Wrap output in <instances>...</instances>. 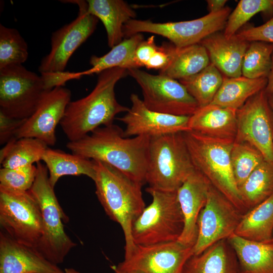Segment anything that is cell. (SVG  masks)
<instances>
[{"label":"cell","mask_w":273,"mask_h":273,"mask_svg":"<svg viewBox=\"0 0 273 273\" xmlns=\"http://www.w3.org/2000/svg\"><path fill=\"white\" fill-rule=\"evenodd\" d=\"M150 138H126L123 130L113 123L78 140L69 141L66 147L73 154L109 164L143 186L146 183Z\"/></svg>","instance_id":"1"},{"label":"cell","mask_w":273,"mask_h":273,"mask_svg":"<svg viewBox=\"0 0 273 273\" xmlns=\"http://www.w3.org/2000/svg\"><path fill=\"white\" fill-rule=\"evenodd\" d=\"M98 74L92 91L82 98L70 101L66 108L60 125L69 142L113 124L117 114L129 110L117 101L115 93L116 83L128 75L127 69L115 67Z\"/></svg>","instance_id":"2"},{"label":"cell","mask_w":273,"mask_h":273,"mask_svg":"<svg viewBox=\"0 0 273 273\" xmlns=\"http://www.w3.org/2000/svg\"><path fill=\"white\" fill-rule=\"evenodd\" d=\"M94 161L96 194L107 215L121 226L125 241L124 256L128 255L136 246L131 235L132 224L145 208L143 186L109 164Z\"/></svg>","instance_id":"3"},{"label":"cell","mask_w":273,"mask_h":273,"mask_svg":"<svg viewBox=\"0 0 273 273\" xmlns=\"http://www.w3.org/2000/svg\"><path fill=\"white\" fill-rule=\"evenodd\" d=\"M183 134L196 169L243 214L247 212L231 165V152L235 141L211 138L191 130Z\"/></svg>","instance_id":"4"},{"label":"cell","mask_w":273,"mask_h":273,"mask_svg":"<svg viewBox=\"0 0 273 273\" xmlns=\"http://www.w3.org/2000/svg\"><path fill=\"white\" fill-rule=\"evenodd\" d=\"M36 166V177L29 191L39 204L42 218V234L37 250L50 261L58 265L64 262L76 244L65 232L63 222H67L69 218L50 183L46 166L40 161Z\"/></svg>","instance_id":"5"},{"label":"cell","mask_w":273,"mask_h":273,"mask_svg":"<svg viewBox=\"0 0 273 273\" xmlns=\"http://www.w3.org/2000/svg\"><path fill=\"white\" fill-rule=\"evenodd\" d=\"M196 170L183 132L150 138L146 174L149 188L177 191Z\"/></svg>","instance_id":"6"},{"label":"cell","mask_w":273,"mask_h":273,"mask_svg":"<svg viewBox=\"0 0 273 273\" xmlns=\"http://www.w3.org/2000/svg\"><path fill=\"white\" fill-rule=\"evenodd\" d=\"M152 197L132 224L131 235L135 245L147 246L176 241L182 234L184 219L176 191L147 188Z\"/></svg>","instance_id":"7"},{"label":"cell","mask_w":273,"mask_h":273,"mask_svg":"<svg viewBox=\"0 0 273 273\" xmlns=\"http://www.w3.org/2000/svg\"><path fill=\"white\" fill-rule=\"evenodd\" d=\"M50 90L43 76H39L22 65L1 69L0 112L10 117L26 119Z\"/></svg>","instance_id":"8"},{"label":"cell","mask_w":273,"mask_h":273,"mask_svg":"<svg viewBox=\"0 0 273 273\" xmlns=\"http://www.w3.org/2000/svg\"><path fill=\"white\" fill-rule=\"evenodd\" d=\"M231 9L225 7L221 11L209 13L189 21L155 23L150 20L131 19L123 27L124 37L143 32L164 37L177 48H183L200 42L208 36L224 29Z\"/></svg>","instance_id":"9"},{"label":"cell","mask_w":273,"mask_h":273,"mask_svg":"<svg viewBox=\"0 0 273 273\" xmlns=\"http://www.w3.org/2000/svg\"><path fill=\"white\" fill-rule=\"evenodd\" d=\"M1 230L12 239L37 249L42 234L39 204L30 191L14 192L0 188Z\"/></svg>","instance_id":"10"},{"label":"cell","mask_w":273,"mask_h":273,"mask_svg":"<svg viewBox=\"0 0 273 273\" xmlns=\"http://www.w3.org/2000/svg\"><path fill=\"white\" fill-rule=\"evenodd\" d=\"M128 74L141 88L143 101L149 109L164 114L190 116L199 108L194 98L177 80L130 68Z\"/></svg>","instance_id":"11"},{"label":"cell","mask_w":273,"mask_h":273,"mask_svg":"<svg viewBox=\"0 0 273 273\" xmlns=\"http://www.w3.org/2000/svg\"><path fill=\"white\" fill-rule=\"evenodd\" d=\"M66 2L78 6L77 16L52 33L50 51L42 59L38 67L41 74L65 71L72 54L96 29L99 19L88 11L86 1Z\"/></svg>","instance_id":"12"},{"label":"cell","mask_w":273,"mask_h":273,"mask_svg":"<svg viewBox=\"0 0 273 273\" xmlns=\"http://www.w3.org/2000/svg\"><path fill=\"white\" fill-rule=\"evenodd\" d=\"M192 248L178 241L136 245L112 268L115 273H183L187 261L193 255Z\"/></svg>","instance_id":"13"},{"label":"cell","mask_w":273,"mask_h":273,"mask_svg":"<svg viewBox=\"0 0 273 273\" xmlns=\"http://www.w3.org/2000/svg\"><path fill=\"white\" fill-rule=\"evenodd\" d=\"M244 214L212 185L198 219V234L193 255H198L234 234Z\"/></svg>","instance_id":"14"},{"label":"cell","mask_w":273,"mask_h":273,"mask_svg":"<svg viewBox=\"0 0 273 273\" xmlns=\"http://www.w3.org/2000/svg\"><path fill=\"white\" fill-rule=\"evenodd\" d=\"M235 142L247 143L273 163V112L265 88L237 110Z\"/></svg>","instance_id":"15"},{"label":"cell","mask_w":273,"mask_h":273,"mask_svg":"<svg viewBox=\"0 0 273 273\" xmlns=\"http://www.w3.org/2000/svg\"><path fill=\"white\" fill-rule=\"evenodd\" d=\"M71 97V91L64 86L47 92L33 113L19 128L16 138H35L48 146H54L56 127L60 123Z\"/></svg>","instance_id":"16"},{"label":"cell","mask_w":273,"mask_h":273,"mask_svg":"<svg viewBox=\"0 0 273 273\" xmlns=\"http://www.w3.org/2000/svg\"><path fill=\"white\" fill-rule=\"evenodd\" d=\"M130 108L126 114L117 119L125 125L124 136L146 135L153 138L189 130L190 116H176L149 109L138 95L130 97Z\"/></svg>","instance_id":"17"},{"label":"cell","mask_w":273,"mask_h":273,"mask_svg":"<svg viewBox=\"0 0 273 273\" xmlns=\"http://www.w3.org/2000/svg\"><path fill=\"white\" fill-rule=\"evenodd\" d=\"M211 186L208 179L196 170L176 191L184 219V229L177 241L185 245L193 247L196 243L198 217L205 205Z\"/></svg>","instance_id":"18"},{"label":"cell","mask_w":273,"mask_h":273,"mask_svg":"<svg viewBox=\"0 0 273 273\" xmlns=\"http://www.w3.org/2000/svg\"><path fill=\"white\" fill-rule=\"evenodd\" d=\"M0 273H65L36 248L0 232Z\"/></svg>","instance_id":"19"},{"label":"cell","mask_w":273,"mask_h":273,"mask_svg":"<svg viewBox=\"0 0 273 273\" xmlns=\"http://www.w3.org/2000/svg\"><path fill=\"white\" fill-rule=\"evenodd\" d=\"M249 43L236 35L226 38L220 32L208 36L200 42L206 50L210 62L223 75L229 77L242 76L243 59Z\"/></svg>","instance_id":"20"},{"label":"cell","mask_w":273,"mask_h":273,"mask_svg":"<svg viewBox=\"0 0 273 273\" xmlns=\"http://www.w3.org/2000/svg\"><path fill=\"white\" fill-rule=\"evenodd\" d=\"M188 126L190 130L205 136L235 141L237 110L210 104L190 116Z\"/></svg>","instance_id":"21"},{"label":"cell","mask_w":273,"mask_h":273,"mask_svg":"<svg viewBox=\"0 0 273 273\" xmlns=\"http://www.w3.org/2000/svg\"><path fill=\"white\" fill-rule=\"evenodd\" d=\"M88 11L100 20L107 33L108 46L112 48L123 40L124 25L136 14L122 0H87Z\"/></svg>","instance_id":"22"},{"label":"cell","mask_w":273,"mask_h":273,"mask_svg":"<svg viewBox=\"0 0 273 273\" xmlns=\"http://www.w3.org/2000/svg\"><path fill=\"white\" fill-rule=\"evenodd\" d=\"M183 273H240L236 253L227 239L213 244L187 261Z\"/></svg>","instance_id":"23"},{"label":"cell","mask_w":273,"mask_h":273,"mask_svg":"<svg viewBox=\"0 0 273 273\" xmlns=\"http://www.w3.org/2000/svg\"><path fill=\"white\" fill-rule=\"evenodd\" d=\"M227 240L236 253L240 273H273V241H252L235 234Z\"/></svg>","instance_id":"24"},{"label":"cell","mask_w":273,"mask_h":273,"mask_svg":"<svg viewBox=\"0 0 273 273\" xmlns=\"http://www.w3.org/2000/svg\"><path fill=\"white\" fill-rule=\"evenodd\" d=\"M41 160L48 170L49 181L54 188L59 178L65 175H84L94 179L96 171L93 160L48 147Z\"/></svg>","instance_id":"25"},{"label":"cell","mask_w":273,"mask_h":273,"mask_svg":"<svg viewBox=\"0 0 273 273\" xmlns=\"http://www.w3.org/2000/svg\"><path fill=\"white\" fill-rule=\"evenodd\" d=\"M234 234L252 241H273V195L244 214Z\"/></svg>","instance_id":"26"},{"label":"cell","mask_w":273,"mask_h":273,"mask_svg":"<svg viewBox=\"0 0 273 273\" xmlns=\"http://www.w3.org/2000/svg\"><path fill=\"white\" fill-rule=\"evenodd\" d=\"M143 40L144 36L142 33L136 34L123 39L102 56H92L89 60L92 67L85 71L74 72L75 79H79L84 75L99 74L103 71L115 67L127 70L136 68L134 61L135 51L138 45Z\"/></svg>","instance_id":"27"},{"label":"cell","mask_w":273,"mask_h":273,"mask_svg":"<svg viewBox=\"0 0 273 273\" xmlns=\"http://www.w3.org/2000/svg\"><path fill=\"white\" fill-rule=\"evenodd\" d=\"M267 78L251 79L241 76L223 80L211 104L237 110L251 97L265 88Z\"/></svg>","instance_id":"28"},{"label":"cell","mask_w":273,"mask_h":273,"mask_svg":"<svg viewBox=\"0 0 273 273\" xmlns=\"http://www.w3.org/2000/svg\"><path fill=\"white\" fill-rule=\"evenodd\" d=\"M210 63L206 50L200 43L183 48L174 46L170 62L159 74L179 80L199 73Z\"/></svg>","instance_id":"29"},{"label":"cell","mask_w":273,"mask_h":273,"mask_svg":"<svg viewBox=\"0 0 273 273\" xmlns=\"http://www.w3.org/2000/svg\"><path fill=\"white\" fill-rule=\"evenodd\" d=\"M48 148L45 143L35 138L15 137L1 149L0 163L3 168L10 169L34 165L42 160Z\"/></svg>","instance_id":"30"},{"label":"cell","mask_w":273,"mask_h":273,"mask_svg":"<svg viewBox=\"0 0 273 273\" xmlns=\"http://www.w3.org/2000/svg\"><path fill=\"white\" fill-rule=\"evenodd\" d=\"M241 202L247 212L273 195V163L263 161L238 187Z\"/></svg>","instance_id":"31"},{"label":"cell","mask_w":273,"mask_h":273,"mask_svg":"<svg viewBox=\"0 0 273 273\" xmlns=\"http://www.w3.org/2000/svg\"><path fill=\"white\" fill-rule=\"evenodd\" d=\"M223 75L211 62L199 73L179 80L199 108L211 103L222 84Z\"/></svg>","instance_id":"32"},{"label":"cell","mask_w":273,"mask_h":273,"mask_svg":"<svg viewBox=\"0 0 273 273\" xmlns=\"http://www.w3.org/2000/svg\"><path fill=\"white\" fill-rule=\"evenodd\" d=\"M273 43L250 42L244 55L242 76L251 79L267 78L271 68Z\"/></svg>","instance_id":"33"},{"label":"cell","mask_w":273,"mask_h":273,"mask_svg":"<svg viewBox=\"0 0 273 273\" xmlns=\"http://www.w3.org/2000/svg\"><path fill=\"white\" fill-rule=\"evenodd\" d=\"M28 56L27 42L15 28L0 24V69L22 65Z\"/></svg>","instance_id":"34"},{"label":"cell","mask_w":273,"mask_h":273,"mask_svg":"<svg viewBox=\"0 0 273 273\" xmlns=\"http://www.w3.org/2000/svg\"><path fill=\"white\" fill-rule=\"evenodd\" d=\"M273 16V0H241L228 17L223 33L226 38L234 36L258 13Z\"/></svg>","instance_id":"35"},{"label":"cell","mask_w":273,"mask_h":273,"mask_svg":"<svg viewBox=\"0 0 273 273\" xmlns=\"http://www.w3.org/2000/svg\"><path fill=\"white\" fill-rule=\"evenodd\" d=\"M264 160L262 154L254 147L247 143L234 141L231 161L238 188Z\"/></svg>","instance_id":"36"},{"label":"cell","mask_w":273,"mask_h":273,"mask_svg":"<svg viewBox=\"0 0 273 273\" xmlns=\"http://www.w3.org/2000/svg\"><path fill=\"white\" fill-rule=\"evenodd\" d=\"M37 167L34 165L14 169H0V188L14 192L30 190L35 180Z\"/></svg>","instance_id":"37"},{"label":"cell","mask_w":273,"mask_h":273,"mask_svg":"<svg viewBox=\"0 0 273 273\" xmlns=\"http://www.w3.org/2000/svg\"><path fill=\"white\" fill-rule=\"evenodd\" d=\"M235 35L248 42L259 41L273 43V16L261 25L241 28Z\"/></svg>","instance_id":"38"},{"label":"cell","mask_w":273,"mask_h":273,"mask_svg":"<svg viewBox=\"0 0 273 273\" xmlns=\"http://www.w3.org/2000/svg\"><path fill=\"white\" fill-rule=\"evenodd\" d=\"M174 46L171 43L164 42L158 46L156 52L145 65L147 69L161 70L169 63L173 54Z\"/></svg>","instance_id":"39"},{"label":"cell","mask_w":273,"mask_h":273,"mask_svg":"<svg viewBox=\"0 0 273 273\" xmlns=\"http://www.w3.org/2000/svg\"><path fill=\"white\" fill-rule=\"evenodd\" d=\"M25 120L10 117L0 112V144L6 145L16 137L18 130Z\"/></svg>","instance_id":"40"},{"label":"cell","mask_w":273,"mask_h":273,"mask_svg":"<svg viewBox=\"0 0 273 273\" xmlns=\"http://www.w3.org/2000/svg\"><path fill=\"white\" fill-rule=\"evenodd\" d=\"M155 37L152 35L147 40L142 41L137 47L134 56L136 68L145 67L153 54L157 51V46Z\"/></svg>","instance_id":"41"},{"label":"cell","mask_w":273,"mask_h":273,"mask_svg":"<svg viewBox=\"0 0 273 273\" xmlns=\"http://www.w3.org/2000/svg\"><path fill=\"white\" fill-rule=\"evenodd\" d=\"M209 13H216L221 11L228 1L225 0H208L206 1Z\"/></svg>","instance_id":"42"},{"label":"cell","mask_w":273,"mask_h":273,"mask_svg":"<svg viewBox=\"0 0 273 273\" xmlns=\"http://www.w3.org/2000/svg\"><path fill=\"white\" fill-rule=\"evenodd\" d=\"M272 64L270 71L267 77V82L265 90L267 94H273V53L272 54Z\"/></svg>","instance_id":"43"},{"label":"cell","mask_w":273,"mask_h":273,"mask_svg":"<svg viewBox=\"0 0 273 273\" xmlns=\"http://www.w3.org/2000/svg\"><path fill=\"white\" fill-rule=\"evenodd\" d=\"M65 273H81L72 268H67L64 269Z\"/></svg>","instance_id":"44"},{"label":"cell","mask_w":273,"mask_h":273,"mask_svg":"<svg viewBox=\"0 0 273 273\" xmlns=\"http://www.w3.org/2000/svg\"><path fill=\"white\" fill-rule=\"evenodd\" d=\"M267 95L268 97L269 103L273 112V94H267Z\"/></svg>","instance_id":"45"}]
</instances>
